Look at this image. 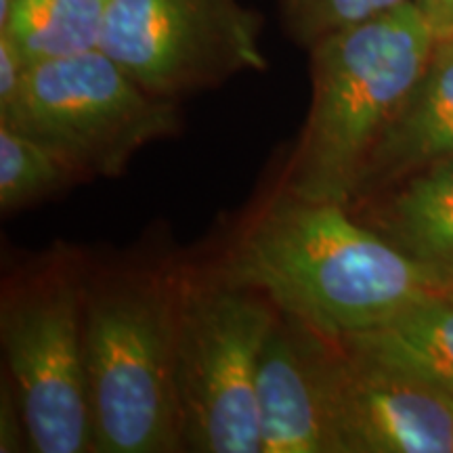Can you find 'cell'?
<instances>
[{"label": "cell", "mask_w": 453, "mask_h": 453, "mask_svg": "<svg viewBox=\"0 0 453 453\" xmlns=\"http://www.w3.org/2000/svg\"><path fill=\"white\" fill-rule=\"evenodd\" d=\"M277 309L229 275H183L177 388L183 449L260 453L257 376Z\"/></svg>", "instance_id": "5b68a950"}, {"label": "cell", "mask_w": 453, "mask_h": 453, "mask_svg": "<svg viewBox=\"0 0 453 453\" xmlns=\"http://www.w3.org/2000/svg\"><path fill=\"white\" fill-rule=\"evenodd\" d=\"M81 174L53 150L7 124H0V208L15 212L59 194Z\"/></svg>", "instance_id": "5bb4252c"}, {"label": "cell", "mask_w": 453, "mask_h": 453, "mask_svg": "<svg viewBox=\"0 0 453 453\" xmlns=\"http://www.w3.org/2000/svg\"><path fill=\"white\" fill-rule=\"evenodd\" d=\"M453 156V34L437 32L433 55L416 88L378 139L355 197Z\"/></svg>", "instance_id": "30bf717a"}, {"label": "cell", "mask_w": 453, "mask_h": 453, "mask_svg": "<svg viewBox=\"0 0 453 453\" xmlns=\"http://www.w3.org/2000/svg\"><path fill=\"white\" fill-rule=\"evenodd\" d=\"M437 269L441 271V277H443L447 290L453 292V258H449V260H447V263H443Z\"/></svg>", "instance_id": "d6986e66"}, {"label": "cell", "mask_w": 453, "mask_h": 453, "mask_svg": "<svg viewBox=\"0 0 453 453\" xmlns=\"http://www.w3.org/2000/svg\"><path fill=\"white\" fill-rule=\"evenodd\" d=\"M7 124L53 150L81 179L120 177L137 151L180 128L179 101L157 97L101 49L30 67Z\"/></svg>", "instance_id": "8992f818"}, {"label": "cell", "mask_w": 453, "mask_h": 453, "mask_svg": "<svg viewBox=\"0 0 453 453\" xmlns=\"http://www.w3.org/2000/svg\"><path fill=\"white\" fill-rule=\"evenodd\" d=\"M418 3L433 17L437 30L453 26V0H418Z\"/></svg>", "instance_id": "ac0fdd59"}, {"label": "cell", "mask_w": 453, "mask_h": 453, "mask_svg": "<svg viewBox=\"0 0 453 453\" xmlns=\"http://www.w3.org/2000/svg\"><path fill=\"white\" fill-rule=\"evenodd\" d=\"M183 273L88 271L87 347L93 451H183L177 340Z\"/></svg>", "instance_id": "3957f363"}, {"label": "cell", "mask_w": 453, "mask_h": 453, "mask_svg": "<svg viewBox=\"0 0 453 453\" xmlns=\"http://www.w3.org/2000/svg\"><path fill=\"white\" fill-rule=\"evenodd\" d=\"M294 44L311 49L321 38L410 3V0H275Z\"/></svg>", "instance_id": "9a60e30c"}, {"label": "cell", "mask_w": 453, "mask_h": 453, "mask_svg": "<svg viewBox=\"0 0 453 453\" xmlns=\"http://www.w3.org/2000/svg\"><path fill=\"white\" fill-rule=\"evenodd\" d=\"M263 15L242 0H107L101 50L157 97L180 101L267 70Z\"/></svg>", "instance_id": "52a82bcc"}, {"label": "cell", "mask_w": 453, "mask_h": 453, "mask_svg": "<svg viewBox=\"0 0 453 453\" xmlns=\"http://www.w3.org/2000/svg\"><path fill=\"white\" fill-rule=\"evenodd\" d=\"M437 42L418 0L309 49L311 105L286 173V196L349 206L378 139L416 88Z\"/></svg>", "instance_id": "7a4b0ae2"}, {"label": "cell", "mask_w": 453, "mask_h": 453, "mask_svg": "<svg viewBox=\"0 0 453 453\" xmlns=\"http://www.w3.org/2000/svg\"><path fill=\"white\" fill-rule=\"evenodd\" d=\"M384 225L388 242L422 263L441 267L453 258V156L411 174Z\"/></svg>", "instance_id": "4fadbf2b"}, {"label": "cell", "mask_w": 453, "mask_h": 453, "mask_svg": "<svg viewBox=\"0 0 453 453\" xmlns=\"http://www.w3.org/2000/svg\"><path fill=\"white\" fill-rule=\"evenodd\" d=\"M437 32H447V34H453V26H449V27H441V30H437Z\"/></svg>", "instance_id": "ffe728a7"}, {"label": "cell", "mask_w": 453, "mask_h": 453, "mask_svg": "<svg viewBox=\"0 0 453 453\" xmlns=\"http://www.w3.org/2000/svg\"><path fill=\"white\" fill-rule=\"evenodd\" d=\"M87 286V265L67 246L4 281L0 342L32 451L95 447L84 347Z\"/></svg>", "instance_id": "277c9868"}, {"label": "cell", "mask_w": 453, "mask_h": 453, "mask_svg": "<svg viewBox=\"0 0 453 453\" xmlns=\"http://www.w3.org/2000/svg\"><path fill=\"white\" fill-rule=\"evenodd\" d=\"M364 353L453 395V292L418 300L373 330L344 338Z\"/></svg>", "instance_id": "8fae6325"}, {"label": "cell", "mask_w": 453, "mask_h": 453, "mask_svg": "<svg viewBox=\"0 0 453 453\" xmlns=\"http://www.w3.org/2000/svg\"><path fill=\"white\" fill-rule=\"evenodd\" d=\"M30 64L7 34H0V111L17 101L26 87Z\"/></svg>", "instance_id": "2e32d148"}, {"label": "cell", "mask_w": 453, "mask_h": 453, "mask_svg": "<svg viewBox=\"0 0 453 453\" xmlns=\"http://www.w3.org/2000/svg\"><path fill=\"white\" fill-rule=\"evenodd\" d=\"M327 453H453V395L344 340L324 347Z\"/></svg>", "instance_id": "ba28073f"}, {"label": "cell", "mask_w": 453, "mask_h": 453, "mask_svg": "<svg viewBox=\"0 0 453 453\" xmlns=\"http://www.w3.org/2000/svg\"><path fill=\"white\" fill-rule=\"evenodd\" d=\"M107 0H0V34L27 64H47L101 47Z\"/></svg>", "instance_id": "7c38bea8"}, {"label": "cell", "mask_w": 453, "mask_h": 453, "mask_svg": "<svg viewBox=\"0 0 453 453\" xmlns=\"http://www.w3.org/2000/svg\"><path fill=\"white\" fill-rule=\"evenodd\" d=\"M324 347V336L277 311L257 376L260 453H327Z\"/></svg>", "instance_id": "9c48e42d"}, {"label": "cell", "mask_w": 453, "mask_h": 453, "mask_svg": "<svg viewBox=\"0 0 453 453\" xmlns=\"http://www.w3.org/2000/svg\"><path fill=\"white\" fill-rule=\"evenodd\" d=\"M30 449L27 430L17 403L11 380H3V396H0V451H24Z\"/></svg>", "instance_id": "e0dca14e"}, {"label": "cell", "mask_w": 453, "mask_h": 453, "mask_svg": "<svg viewBox=\"0 0 453 453\" xmlns=\"http://www.w3.org/2000/svg\"><path fill=\"white\" fill-rule=\"evenodd\" d=\"M347 208L283 196L240 237L225 273L327 340L373 330L447 290L434 265L361 226Z\"/></svg>", "instance_id": "6da1fadb"}]
</instances>
